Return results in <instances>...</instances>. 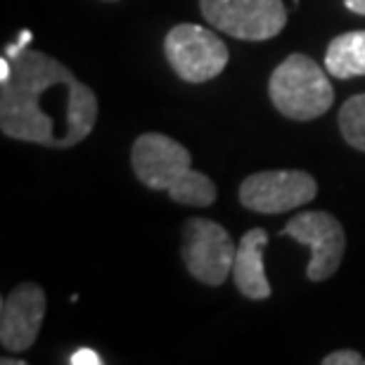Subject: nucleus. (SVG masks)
<instances>
[{
    "mask_svg": "<svg viewBox=\"0 0 365 365\" xmlns=\"http://www.w3.org/2000/svg\"><path fill=\"white\" fill-rule=\"evenodd\" d=\"M204 19L240 41L275 38L287 24L282 0H200Z\"/></svg>",
    "mask_w": 365,
    "mask_h": 365,
    "instance_id": "nucleus-5",
    "label": "nucleus"
},
{
    "mask_svg": "<svg viewBox=\"0 0 365 365\" xmlns=\"http://www.w3.org/2000/svg\"><path fill=\"white\" fill-rule=\"evenodd\" d=\"M323 365H365V359L359 351H351V349H339V351L327 354L323 359Z\"/></svg>",
    "mask_w": 365,
    "mask_h": 365,
    "instance_id": "nucleus-12",
    "label": "nucleus"
},
{
    "mask_svg": "<svg viewBox=\"0 0 365 365\" xmlns=\"http://www.w3.org/2000/svg\"><path fill=\"white\" fill-rule=\"evenodd\" d=\"M346 10H351L354 14H363L365 17V0H344Z\"/></svg>",
    "mask_w": 365,
    "mask_h": 365,
    "instance_id": "nucleus-16",
    "label": "nucleus"
},
{
    "mask_svg": "<svg viewBox=\"0 0 365 365\" xmlns=\"http://www.w3.org/2000/svg\"><path fill=\"white\" fill-rule=\"evenodd\" d=\"M130 166L145 187L166 192L182 207H211L216 185L207 173L192 169L187 148L164 133H143L130 150Z\"/></svg>",
    "mask_w": 365,
    "mask_h": 365,
    "instance_id": "nucleus-1",
    "label": "nucleus"
},
{
    "mask_svg": "<svg viewBox=\"0 0 365 365\" xmlns=\"http://www.w3.org/2000/svg\"><path fill=\"white\" fill-rule=\"evenodd\" d=\"M268 245V232L264 228L247 230L237 242L235 264H232V282L247 299L264 302L273 294L264 271V250Z\"/></svg>",
    "mask_w": 365,
    "mask_h": 365,
    "instance_id": "nucleus-9",
    "label": "nucleus"
},
{
    "mask_svg": "<svg viewBox=\"0 0 365 365\" xmlns=\"http://www.w3.org/2000/svg\"><path fill=\"white\" fill-rule=\"evenodd\" d=\"M180 259L187 273L209 287H221L232 275L237 247L230 232L211 218H187L182 223Z\"/></svg>",
    "mask_w": 365,
    "mask_h": 365,
    "instance_id": "nucleus-3",
    "label": "nucleus"
},
{
    "mask_svg": "<svg viewBox=\"0 0 365 365\" xmlns=\"http://www.w3.org/2000/svg\"><path fill=\"white\" fill-rule=\"evenodd\" d=\"M341 138L349 148L365 152V93L351 95L339 109L337 116Z\"/></svg>",
    "mask_w": 365,
    "mask_h": 365,
    "instance_id": "nucleus-11",
    "label": "nucleus"
},
{
    "mask_svg": "<svg viewBox=\"0 0 365 365\" xmlns=\"http://www.w3.org/2000/svg\"><path fill=\"white\" fill-rule=\"evenodd\" d=\"M318 182L302 169L259 171L240 185V204L257 214H284L316 200Z\"/></svg>",
    "mask_w": 365,
    "mask_h": 365,
    "instance_id": "nucleus-7",
    "label": "nucleus"
},
{
    "mask_svg": "<svg viewBox=\"0 0 365 365\" xmlns=\"http://www.w3.org/2000/svg\"><path fill=\"white\" fill-rule=\"evenodd\" d=\"M71 365H102V359L93 349H78L74 356H69Z\"/></svg>",
    "mask_w": 365,
    "mask_h": 365,
    "instance_id": "nucleus-14",
    "label": "nucleus"
},
{
    "mask_svg": "<svg viewBox=\"0 0 365 365\" xmlns=\"http://www.w3.org/2000/svg\"><path fill=\"white\" fill-rule=\"evenodd\" d=\"M10 76H12V60L10 57H0V86L10 81Z\"/></svg>",
    "mask_w": 365,
    "mask_h": 365,
    "instance_id": "nucleus-15",
    "label": "nucleus"
},
{
    "mask_svg": "<svg viewBox=\"0 0 365 365\" xmlns=\"http://www.w3.org/2000/svg\"><path fill=\"white\" fill-rule=\"evenodd\" d=\"M325 69L334 78L365 76V29L339 34L325 53Z\"/></svg>",
    "mask_w": 365,
    "mask_h": 365,
    "instance_id": "nucleus-10",
    "label": "nucleus"
},
{
    "mask_svg": "<svg viewBox=\"0 0 365 365\" xmlns=\"http://www.w3.org/2000/svg\"><path fill=\"white\" fill-rule=\"evenodd\" d=\"M3 365H26V361H17V359H3Z\"/></svg>",
    "mask_w": 365,
    "mask_h": 365,
    "instance_id": "nucleus-17",
    "label": "nucleus"
},
{
    "mask_svg": "<svg viewBox=\"0 0 365 365\" xmlns=\"http://www.w3.org/2000/svg\"><path fill=\"white\" fill-rule=\"evenodd\" d=\"M169 67L185 83H207L225 69L228 46L214 31L200 24H178L164 38Z\"/></svg>",
    "mask_w": 365,
    "mask_h": 365,
    "instance_id": "nucleus-4",
    "label": "nucleus"
},
{
    "mask_svg": "<svg viewBox=\"0 0 365 365\" xmlns=\"http://www.w3.org/2000/svg\"><path fill=\"white\" fill-rule=\"evenodd\" d=\"M268 95L277 112L292 121L318 119L334 102L327 69L302 53H292L277 64L268 81Z\"/></svg>",
    "mask_w": 365,
    "mask_h": 365,
    "instance_id": "nucleus-2",
    "label": "nucleus"
},
{
    "mask_svg": "<svg viewBox=\"0 0 365 365\" xmlns=\"http://www.w3.org/2000/svg\"><path fill=\"white\" fill-rule=\"evenodd\" d=\"M105 3H116V0H105Z\"/></svg>",
    "mask_w": 365,
    "mask_h": 365,
    "instance_id": "nucleus-18",
    "label": "nucleus"
},
{
    "mask_svg": "<svg viewBox=\"0 0 365 365\" xmlns=\"http://www.w3.org/2000/svg\"><path fill=\"white\" fill-rule=\"evenodd\" d=\"M48 297L36 282H21L0 302V344L5 351H29L41 332Z\"/></svg>",
    "mask_w": 365,
    "mask_h": 365,
    "instance_id": "nucleus-8",
    "label": "nucleus"
},
{
    "mask_svg": "<svg viewBox=\"0 0 365 365\" xmlns=\"http://www.w3.org/2000/svg\"><path fill=\"white\" fill-rule=\"evenodd\" d=\"M31 38H34V34L29 31V29H26V31H21V34H19V41H17V43H10V46L5 48V57H10V60H17V57L29 48V43H31Z\"/></svg>",
    "mask_w": 365,
    "mask_h": 365,
    "instance_id": "nucleus-13",
    "label": "nucleus"
},
{
    "mask_svg": "<svg viewBox=\"0 0 365 365\" xmlns=\"http://www.w3.org/2000/svg\"><path fill=\"white\" fill-rule=\"evenodd\" d=\"M280 235L292 237L294 242L311 250V261L306 266V275L311 282H323L339 271L346 252V235L341 223L332 214L302 211L294 218H289Z\"/></svg>",
    "mask_w": 365,
    "mask_h": 365,
    "instance_id": "nucleus-6",
    "label": "nucleus"
}]
</instances>
